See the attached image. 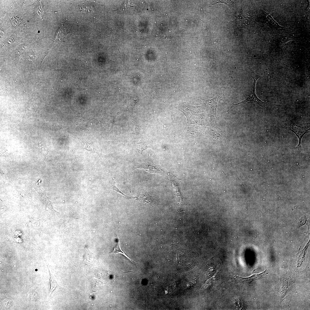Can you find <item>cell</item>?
I'll use <instances>...</instances> for the list:
<instances>
[{
    "label": "cell",
    "mask_w": 310,
    "mask_h": 310,
    "mask_svg": "<svg viewBox=\"0 0 310 310\" xmlns=\"http://www.w3.org/2000/svg\"><path fill=\"white\" fill-rule=\"evenodd\" d=\"M137 200L142 204L146 206H152L153 202L150 197L146 193L141 191L135 197H130Z\"/></svg>",
    "instance_id": "cell-6"
},
{
    "label": "cell",
    "mask_w": 310,
    "mask_h": 310,
    "mask_svg": "<svg viewBox=\"0 0 310 310\" xmlns=\"http://www.w3.org/2000/svg\"><path fill=\"white\" fill-rule=\"evenodd\" d=\"M132 170L137 168H142L149 173H157L163 175L166 173L162 170L158 166L154 164L149 163H146L136 165L132 167Z\"/></svg>",
    "instance_id": "cell-3"
},
{
    "label": "cell",
    "mask_w": 310,
    "mask_h": 310,
    "mask_svg": "<svg viewBox=\"0 0 310 310\" xmlns=\"http://www.w3.org/2000/svg\"><path fill=\"white\" fill-rule=\"evenodd\" d=\"M223 91L215 98L211 100H203V105L206 110L209 113L214 116L216 114L217 107V104L218 100L220 98L221 96L223 93Z\"/></svg>",
    "instance_id": "cell-4"
},
{
    "label": "cell",
    "mask_w": 310,
    "mask_h": 310,
    "mask_svg": "<svg viewBox=\"0 0 310 310\" xmlns=\"http://www.w3.org/2000/svg\"><path fill=\"white\" fill-rule=\"evenodd\" d=\"M280 125L282 127L292 131L296 134L299 139V144L296 147L300 149L302 137L310 130V123L287 120L281 122Z\"/></svg>",
    "instance_id": "cell-1"
},
{
    "label": "cell",
    "mask_w": 310,
    "mask_h": 310,
    "mask_svg": "<svg viewBox=\"0 0 310 310\" xmlns=\"http://www.w3.org/2000/svg\"><path fill=\"white\" fill-rule=\"evenodd\" d=\"M84 148L89 150L91 152L96 153V149L94 148L93 145L91 144H89L86 142L84 141Z\"/></svg>",
    "instance_id": "cell-15"
},
{
    "label": "cell",
    "mask_w": 310,
    "mask_h": 310,
    "mask_svg": "<svg viewBox=\"0 0 310 310\" xmlns=\"http://www.w3.org/2000/svg\"><path fill=\"white\" fill-rule=\"evenodd\" d=\"M128 1L126 2L122 5L121 8V10L126 12H133L138 10L137 8L140 6V4H138V1Z\"/></svg>",
    "instance_id": "cell-8"
},
{
    "label": "cell",
    "mask_w": 310,
    "mask_h": 310,
    "mask_svg": "<svg viewBox=\"0 0 310 310\" xmlns=\"http://www.w3.org/2000/svg\"><path fill=\"white\" fill-rule=\"evenodd\" d=\"M266 274V270L259 274H255L247 278H243L241 276H235L237 281L241 282H251L254 280H258L265 277Z\"/></svg>",
    "instance_id": "cell-7"
},
{
    "label": "cell",
    "mask_w": 310,
    "mask_h": 310,
    "mask_svg": "<svg viewBox=\"0 0 310 310\" xmlns=\"http://www.w3.org/2000/svg\"><path fill=\"white\" fill-rule=\"evenodd\" d=\"M108 186L109 188L119 193L122 194L126 197H128L127 195H125L124 193L121 191L115 185V183L113 180H111L108 183Z\"/></svg>",
    "instance_id": "cell-14"
},
{
    "label": "cell",
    "mask_w": 310,
    "mask_h": 310,
    "mask_svg": "<svg viewBox=\"0 0 310 310\" xmlns=\"http://www.w3.org/2000/svg\"><path fill=\"white\" fill-rule=\"evenodd\" d=\"M110 253H121L124 255L125 257H127L130 261H131L132 263H133L136 266V265L137 264L135 262L133 261L131 259H130L123 251L120 247L119 242L118 241V242L116 246L114 248V250L112 251L109 252Z\"/></svg>",
    "instance_id": "cell-12"
},
{
    "label": "cell",
    "mask_w": 310,
    "mask_h": 310,
    "mask_svg": "<svg viewBox=\"0 0 310 310\" xmlns=\"http://www.w3.org/2000/svg\"><path fill=\"white\" fill-rule=\"evenodd\" d=\"M79 6L80 11L84 14L90 13L94 10L93 6L89 4H83Z\"/></svg>",
    "instance_id": "cell-11"
},
{
    "label": "cell",
    "mask_w": 310,
    "mask_h": 310,
    "mask_svg": "<svg viewBox=\"0 0 310 310\" xmlns=\"http://www.w3.org/2000/svg\"><path fill=\"white\" fill-rule=\"evenodd\" d=\"M266 15H267V20L269 22L270 24H272V27H274L276 28H282L286 29H289L285 27H281L280 26L277 22L275 21V20L273 19V18L272 17L270 14L268 13H266Z\"/></svg>",
    "instance_id": "cell-13"
},
{
    "label": "cell",
    "mask_w": 310,
    "mask_h": 310,
    "mask_svg": "<svg viewBox=\"0 0 310 310\" xmlns=\"http://www.w3.org/2000/svg\"><path fill=\"white\" fill-rule=\"evenodd\" d=\"M307 223V220L305 218H304L301 219L300 222V225H302L305 224Z\"/></svg>",
    "instance_id": "cell-16"
},
{
    "label": "cell",
    "mask_w": 310,
    "mask_h": 310,
    "mask_svg": "<svg viewBox=\"0 0 310 310\" xmlns=\"http://www.w3.org/2000/svg\"><path fill=\"white\" fill-rule=\"evenodd\" d=\"M0 303L4 307L8 308L11 307L13 304L12 301L7 298L4 294H2L0 297Z\"/></svg>",
    "instance_id": "cell-10"
},
{
    "label": "cell",
    "mask_w": 310,
    "mask_h": 310,
    "mask_svg": "<svg viewBox=\"0 0 310 310\" xmlns=\"http://www.w3.org/2000/svg\"><path fill=\"white\" fill-rule=\"evenodd\" d=\"M168 175L170 188L174 191L176 197L177 209V211L178 210H181V205L183 203V199L185 198L182 196L180 190L181 180L171 173H169Z\"/></svg>",
    "instance_id": "cell-2"
},
{
    "label": "cell",
    "mask_w": 310,
    "mask_h": 310,
    "mask_svg": "<svg viewBox=\"0 0 310 310\" xmlns=\"http://www.w3.org/2000/svg\"><path fill=\"white\" fill-rule=\"evenodd\" d=\"M48 269L50 276V289L49 295H50L55 289L57 288L62 289L63 288L58 284L49 270V269L48 268Z\"/></svg>",
    "instance_id": "cell-9"
},
{
    "label": "cell",
    "mask_w": 310,
    "mask_h": 310,
    "mask_svg": "<svg viewBox=\"0 0 310 310\" xmlns=\"http://www.w3.org/2000/svg\"><path fill=\"white\" fill-rule=\"evenodd\" d=\"M252 78L253 80V90L252 92V94L244 100H243L238 103L234 104L233 105L234 106L239 105L242 103L247 102H253L257 103L258 104H259L261 107L263 106V105L264 104V102L261 101L260 99H259L258 98L257 95H256L255 92V84L256 81L257 80V79L259 78V76H257L255 77L252 76Z\"/></svg>",
    "instance_id": "cell-5"
}]
</instances>
